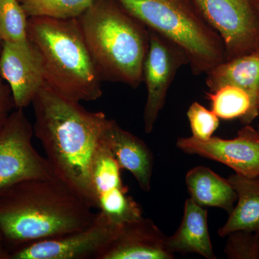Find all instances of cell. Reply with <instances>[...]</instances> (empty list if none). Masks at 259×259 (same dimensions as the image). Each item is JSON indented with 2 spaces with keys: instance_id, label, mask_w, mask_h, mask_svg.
Masks as SVG:
<instances>
[{
  "instance_id": "obj_12",
  "label": "cell",
  "mask_w": 259,
  "mask_h": 259,
  "mask_svg": "<svg viewBox=\"0 0 259 259\" xmlns=\"http://www.w3.org/2000/svg\"><path fill=\"white\" fill-rule=\"evenodd\" d=\"M167 237L149 218L122 225L118 236L97 259H173Z\"/></svg>"
},
{
  "instance_id": "obj_24",
  "label": "cell",
  "mask_w": 259,
  "mask_h": 259,
  "mask_svg": "<svg viewBox=\"0 0 259 259\" xmlns=\"http://www.w3.org/2000/svg\"><path fill=\"white\" fill-rule=\"evenodd\" d=\"M3 41L0 40V53ZM14 109L15 105L11 90L0 74V129L5 125L12 112L14 111Z\"/></svg>"
},
{
  "instance_id": "obj_10",
  "label": "cell",
  "mask_w": 259,
  "mask_h": 259,
  "mask_svg": "<svg viewBox=\"0 0 259 259\" xmlns=\"http://www.w3.org/2000/svg\"><path fill=\"white\" fill-rule=\"evenodd\" d=\"M177 146L188 154L223 163L238 175L259 177V132L250 125H245L235 139L179 138Z\"/></svg>"
},
{
  "instance_id": "obj_4",
  "label": "cell",
  "mask_w": 259,
  "mask_h": 259,
  "mask_svg": "<svg viewBox=\"0 0 259 259\" xmlns=\"http://www.w3.org/2000/svg\"><path fill=\"white\" fill-rule=\"evenodd\" d=\"M27 32L41 54L46 81L54 91L78 102L102 97V79L77 18L30 17Z\"/></svg>"
},
{
  "instance_id": "obj_9",
  "label": "cell",
  "mask_w": 259,
  "mask_h": 259,
  "mask_svg": "<svg viewBox=\"0 0 259 259\" xmlns=\"http://www.w3.org/2000/svg\"><path fill=\"white\" fill-rule=\"evenodd\" d=\"M148 30L149 46L143 66V82L147 89L144 131L149 134L164 106L167 94L177 71L184 65H189V60L180 46L158 32Z\"/></svg>"
},
{
  "instance_id": "obj_7",
  "label": "cell",
  "mask_w": 259,
  "mask_h": 259,
  "mask_svg": "<svg viewBox=\"0 0 259 259\" xmlns=\"http://www.w3.org/2000/svg\"><path fill=\"white\" fill-rule=\"evenodd\" d=\"M222 39L226 60L259 50V13L254 0H192Z\"/></svg>"
},
{
  "instance_id": "obj_6",
  "label": "cell",
  "mask_w": 259,
  "mask_h": 259,
  "mask_svg": "<svg viewBox=\"0 0 259 259\" xmlns=\"http://www.w3.org/2000/svg\"><path fill=\"white\" fill-rule=\"evenodd\" d=\"M32 125L15 109L0 129V194L22 181L56 176L47 158L32 144Z\"/></svg>"
},
{
  "instance_id": "obj_18",
  "label": "cell",
  "mask_w": 259,
  "mask_h": 259,
  "mask_svg": "<svg viewBox=\"0 0 259 259\" xmlns=\"http://www.w3.org/2000/svg\"><path fill=\"white\" fill-rule=\"evenodd\" d=\"M121 170L102 136L94 155L91 169V183L96 209L102 202L120 194L128 193V187L122 183Z\"/></svg>"
},
{
  "instance_id": "obj_22",
  "label": "cell",
  "mask_w": 259,
  "mask_h": 259,
  "mask_svg": "<svg viewBox=\"0 0 259 259\" xmlns=\"http://www.w3.org/2000/svg\"><path fill=\"white\" fill-rule=\"evenodd\" d=\"M224 253L230 259H259V233L236 231L228 234Z\"/></svg>"
},
{
  "instance_id": "obj_13",
  "label": "cell",
  "mask_w": 259,
  "mask_h": 259,
  "mask_svg": "<svg viewBox=\"0 0 259 259\" xmlns=\"http://www.w3.org/2000/svg\"><path fill=\"white\" fill-rule=\"evenodd\" d=\"M102 136L121 169L131 172L140 188L144 192H149L153 175V156L147 144L110 119Z\"/></svg>"
},
{
  "instance_id": "obj_17",
  "label": "cell",
  "mask_w": 259,
  "mask_h": 259,
  "mask_svg": "<svg viewBox=\"0 0 259 259\" xmlns=\"http://www.w3.org/2000/svg\"><path fill=\"white\" fill-rule=\"evenodd\" d=\"M190 198L202 207H218L230 214L234 208L237 194L228 180L207 167L198 166L186 175Z\"/></svg>"
},
{
  "instance_id": "obj_2",
  "label": "cell",
  "mask_w": 259,
  "mask_h": 259,
  "mask_svg": "<svg viewBox=\"0 0 259 259\" xmlns=\"http://www.w3.org/2000/svg\"><path fill=\"white\" fill-rule=\"evenodd\" d=\"M57 176L31 178L0 194V232L15 249L90 226L97 213Z\"/></svg>"
},
{
  "instance_id": "obj_25",
  "label": "cell",
  "mask_w": 259,
  "mask_h": 259,
  "mask_svg": "<svg viewBox=\"0 0 259 259\" xmlns=\"http://www.w3.org/2000/svg\"><path fill=\"white\" fill-rule=\"evenodd\" d=\"M0 259H10V252L9 250L7 249L1 232H0Z\"/></svg>"
},
{
  "instance_id": "obj_26",
  "label": "cell",
  "mask_w": 259,
  "mask_h": 259,
  "mask_svg": "<svg viewBox=\"0 0 259 259\" xmlns=\"http://www.w3.org/2000/svg\"><path fill=\"white\" fill-rule=\"evenodd\" d=\"M254 5L255 8H256L259 13V0H254Z\"/></svg>"
},
{
  "instance_id": "obj_5",
  "label": "cell",
  "mask_w": 259,
  "mask_h": 259,
  "mask_svg": "<svg viewBox=\"0 0 259 259\" xmlns=\"http://www.w3.org/2000/svg\"><path fill=\"white\" fill-rule=\"evenodd\" d=\"M115 1L146 28L180 46L195 76L207 74L226 60L222 39L192 0Z\"/></svg>"
},
{
  "instance_id": "obj_20",
  "label": "cell",
  "mask_w": 259,
  "mask_h": 259,
  "mask_svg": "<svg viewBox=\"0 0 259 259\" xmlns=\"http://www.w3.org/2000/svg\"><path fill=\"white\" fill-rule=\"evenodd\" d=\"M27 16L47 17L59 20L76 19L93 5L95 0H18Z\"/></svg>"
},
{
  "instance_id": "obj_27",
  "label": "cell",
  "mask_w": 259,
  "mask_h": 259,
  "mask_svg": "<svg viewBox=\"0 0 259 259\" xmlns=\"http://www.w3.org/2000/svg\"><path fill=\"white\" fill-rule=\"evenodd\" d=\"M258 105L259 107V90H258Z\"/></svg>"
},
{
  "instance_id": "obj_21",
  "label": "cell",
  "mask_w": 259,
  "mask_h": 259,
  "mask_svg": "<svg viewBox=\"0 0 259 259\" xmlns=\"http://www.w3.org/2000/svg\"><path fill=\"white\" fill-rule=\"evenodd\" d=\"M28 17L18 0H0V40L19 42L28 39Z\"/></svg>"
},
{
  "instance_id": "obj_19",
  "label": "cell",
  "mask_w": 259,
  "mask_h": 259,
  "mask_svg": "<svg viewBox=\"0 0 259 259\" xmlns=\"http://www.w3.org/2000/svg\"><path fill=\"white\" fill-rule=\"evenodd\" d=\"M207 98L211 102V110L222 120H242L251 110L249 95L233 85H226L209 92Z\"/></svg>"
},
{
  "instance_id": "obj_8",
  "label": "cell",
  "mask_w": 259,
  "mask_h": 259,
  "mask_svg": "<svg viewBox=\"0 0 259 259\" xmlns=\"http://www.w3.org/2000/svg\"><path fill=\"white\" fill-rule=\"evenodd\" d=\"M121 227L98 211L86 228L18 247L10 250V259H97Z\"/></svg>"
},
{
  "instance_id": "obj_11",
  "label": "cell",
  "mask_w": 259,
  "mask_h": 259,
  "mask_svg": "<svg viewBox=\"0 0 259 259\" xmlns=\"http://www.w3.org/2000/svg\"><path fill=\"white\" fill-rule=\"evenodd\" d=\"M0 74L11 90L15 109L31 105L47 82L41 54L28 37L23 42H3Z\"/></svg>"
},
{
  "instance_id": "obj_16",
  "label": "cell",
  "mask_w": 259,
  "mask_h": 259,
  "mask_svg": "<svg viewBox=\"0 0 259 259\" xmlns=\"http://www.w3.org/2000/svg\"><path fill=\"white\" fill-rule=\"evenodd\" d=\"M237 194V204L229 214L218 235L226 237L233 231L259 233V177H248L234 174L228 177Z\"/></svg>"
},
{
  "instance_id": "obj_1",
  "label": "cell",
  "mask_w": 259,
  "mask_h": 259,
  "mask_svg": "<svg viewBox=\"0 0 259 259\" xmlns=\"http://www.w3.org/2000/svg\"><path fill=\"white\" fill-rule=\"evenodd\" d=\"M34 136L56 176L96 208L91 183L94 155L110 119L61 96L47 82L32 102Z\"/></svg>"
},
{
  "instance_id": "obj_23",
  "label": "cell",
  "mask_w": 259,
  "mask_h": 259,
  "mask_svg": "<svg viewBox=\"0 0 259 259\" xmlns=\"http://www.w3.org/2000/svg\"><path fill=\"white\" fill-rule=\"evenodd\" d=\"M187 117L192 137L202 141L212 138L220 125L219 117L197 102H193L189 107Z\"/></svg>"
},
{
  "instance_id": "obj_3",
  "label": "cell",
  "mask_w": 259,
  "mask_h": 259,
  "mask_svg": "<svg viewBox=\"0 0 259 259\" xmlns=\"http://www.w3.org/2000/svg\"><path fill=\"white\" fill-rule=\"evenodd\" d=\"M77 20L102 81L139 88L149 46L148 28L115 0H95Z\"/></svg>"
},
{
  "instance_id": "obj_14",
  "label": "cell",
  "mask_w": 259,
  "mask_h": 259,
  "mask_svg": "<svg viewBox=\"0 0 259 259\" xmlns=\"http://www.w3.org/2000/svg\"><path fill=\"white\" fill-rule=\"evenodd\" d=\"M206 84L209 92L221 87L233 85L244 90L251 100V110L241 120L250 125L259 114V50L234 59L223 61L206 74Z\"/></svg>"
},
{
  "instance_id": "obj_28",
  "label": "cell",
  "mask_w": 259,
  "mask_h": 259,
  "mask_svg": "<svg viewBox=\"0 0 259 259\" xmlns=\"http://www.w3.org/2000/svg\"><path fill=\"white\" fill-rule=\"evenodd\" d=\"M258 132H259V125H258Z\"/></svg>"
},
{
  "instance_id": "obj_15",
  "label": "cell",
  "mask_w": 259,
  "mask_h": 259,
  "mask_svg": "<svg viewBox=\"0 0 259 259\" xmlns=\"http://www.w3.org/2000/svg\"><path fill=\"white\" fill-rule=\"evenodd\" d=\"M166 246L175 255L193 253L207 259L217 258L209 236L207 211L187 199L182 223L175 234L167 237Z\"/></svg>"
}]
</instances>
